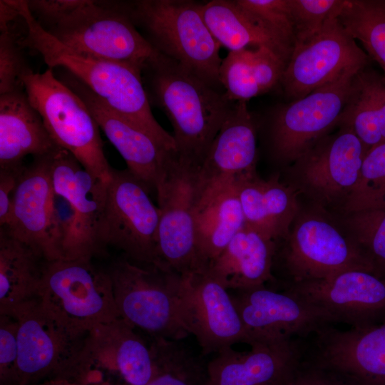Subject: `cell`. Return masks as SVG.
Listing matches in <instances>:
<instances>
[{
	"instance_id": "obj_31",
	"label": "cell",
	"mask_w": 385,
	"mask_h": 385,
	"mask_svg": "<svg viewBox=\"0 0 385 385\" xmlns=\"http://www.w3.org/2000/svg\"><path fill=\"white\" fill-rule=\"evenodd\" d=\"M202 13L211 34L230 51L266 47L285 63L291 52L235 0H212L202 3Z\"/></svg>"
},
{
	"instance_id": "obj_27",
	"label": "cell",
	"mask_w": 385,
	"mask_h": 385,
	"mask_svg": "<svg viewBox=\"0 0 385 385\" xmlns=\"http://www.w3.org/2000/svg\"><path fill=\"white\" fill-rule=\"evenodd\" d=\"M277 242L245 225L203 270L228 290L274 283Z\"/></svg>"
},
{
	"instance_id": "obj_18",
	"label": "cell",
	"mask_w": 385,
	"mask_h": 385,
	"mask_svg": "<svg viewBox=\"0 0 385 385\" xmlns=\"http://www.w3.org/2000/svg\"><path fill=\"white\" fill-rule=\"evenodd\" d=\"M338 126L299 156L292 170L316 200L342 206L356 184L367 151L350 127Z\"/></svg>"
},
{
	"instance_id": "obj_21",
	"label": "cell",
	"mask_w": 385,
	"mask_h": 385,
	"mask_svg": "<svg viewBox=\"0 0 385 385\" xmlns=\"http://www.w3.org/2000/svg\"><path fill=\"white\" fill-rule=\"evenodd\" d=\"M51 155L34 158L26 166L13 195L9 223L3 227L45 261L63 259L53 216Z\"/></svg>"
},
{
	"instance_id": "obj_32",
	"label": "cell",
	"mask_w": 385,
	"mask_h": 385,
	"mask_svg": "<svg viewBox=\"0 0 385 385\" xmlns=\"http://www.w3.org/2000/svg\"><path fill=\"white\" fill-rule=\"evenodd\" d=\"M350 127L368 152L385 143V76L367 66L355 75L338 125Z\"/></svg>"
},
{
	"instance_id": "obj_44",
	"label": "cell",
	"mask_w": 385,
	"mask_h": 385,
	"mask_svg": "<svg viewBox=\"0 0 385 385\" xmlns=\"http://www.w3.org/2000/svg\"><path fill=\"white\" fill-rule=\"evenodd\" d=\"M40 385H81V384L73 383L66 379L60 378L58 379L48 381Z\"/></svg>"
},
{
	"instance_id": "obj_39",
	"label": "cell",
	"mask_w": 385,
	"mask_h": 385,
	"mask_svg": "<svg viewBox=\"0 0 385 385\" xmlns=\"http://www.w3.org/2000/svg\"><path fill=\"white\" fill-rule=\"evenodd\" d=\"M18 328L16 318L0 314V374L2 382L18 381Z\"/></svg>"
},
{
	"instance_id": "obj_8",
	"label": "cell",
	"mask_w": 385,
	"mask_h": 385,
	"mask_svg": "<svg viewBox=\"0 0 385 385\" xmlns=\"http://www.w3.org/2000/svg\"><path fill=\"white\" fill-rule=\"evenodd\" d=\"M284 241L280 249L276 247L273 262H280L288 277L283 285L324 279L350 270L379 274L353 237L322 215L301 217Z\"/></svg>"
},
{
	"instance_id": "obj_30",
	"label": "cell",
	"mask_w": 385,
	"mask_h": 385,
	"mask_svg": "<svg viewBox=\"0 0 385 385\" xmlns=\"http://www.w3.org/2000/svg\"><path fill=\"white\" fill-rule=\"evenodd\" d=\"M45 260L0 227V314L38 298Z\"/></svg>"
},
{
	"instance_id": "obj_16",
	"label": "cell",
	"mask_w": 385,
	"mask_h": 385,
	"mask_svg": "<svg viewBox=\"0 0 385 385\" xmlns=\"http://www.w3.org/2000/svg\"><path fill=\"white\" fill-rule=\"evenodd\" d=\"M331 322L359 328L385 319V279L381 274L350 270L315 281L283 285Z\"/></svg>"
},
{
	"instance_id": "obj_22",
	"label": "cell",
	"mask_w": 385,
	"mask_h": 385,
	"mask_svg": "<svg viewBox=\"0 0 385 385\" xmlns=\"http://www.w3.org/2000/svg\"><path fill=\"white\" fill-rule=\"evenodd\" d=\"M248 351L232 347L207 364L209 385H281L302 361L304 346L297 339L250 346Z\"/></svg>"
},
{
	"instance_id": "obj_20",
	"label": "cell",
	"mask_w": 385,
	"mask_h": 385,
	"mask_svg": "<svg viewBox=\"0 0 385 385\" xmlns=\"http://www.w3.org/2000/svg\"><path fill=\"white\" fill-rule=\"evenodd\" d=\"M86 103L109 141L125 160L128 168L155 194L163 184L176 152L120 116L83 83L66 71L62 81Z\"/></svg>"
},
{
	"instance_id": "obj_15",
	"label": "cell",
	"mask_w": 385,
	"mask_h": 385,
	"mask_svg": "<svg viewBox=\"0 0 385 385\" xmlns=\"http://www.w3.org/2000/svg\"><path fill=\"white\" fill-rule=\"evenodd\" d=\"M233 291L230 294L250 346L305 337L332 325L322 313L287 291L266 284Z\"/></svg>"
},
{
	"instance_id": "obj_29",
	"label": "cell",
	"mask_w": 385,
	"mask_h": 385,
	"mask_svg": "<svg viewBox=\"0 0 385 385\" xmlns=\"http://www.w3.org/2000/svg\"><path fill=\"white\" fill-rule=\"evenodd\" d=\"M286 63L266 47L230 51L222 61L219 79L232 102L247 101L280 83Z\"/></svg>"
},
{
	"instance_id": "obj_28",
	"label": "cell",
	"mask_w": 385,
	"mask_h": 385,
	"mask_svg": "<svg viewBox=\"0 0 385 385\" xmlns=\"http://www.w3.org/2000/svg\"><path fill=\"white\" fill-rule=\"evenodd\" d=\"M245 225L277 243L286 239L299 211L296 193L274 175L260 178L257 172L235 181Z\"/></svg>"
},
{
	"instance_id": "obj_5",
	"label": "cell",
	"mask_w": 385,
	"mask_h": 385,
	"mask_svg": "<svg viewBox=\"0 0 385 385\" xmlns=\"http://www.w3.org/2000/svg\"><path fill=\"white\" fill-rule=\"evenodd\" d=\"M25 92L55 143L93 177L107 183L112 168L104 154L99 126L83 101L48 68L22 77Z\"/></svg>"
},
{
	"instance_id": "obj_43",
	"label": "cell",
	"mask_w": 385,
	"mask_h": 385,
	"mask_svg": "<svg viewBox=\"0 0 385 385\" xmlns=\"http://www.w3.org/2000/svg\"><path fill=\"white\" fill-rule=\"evenodd\" d=\"M25 168L22 170L0 169V226L1 227H6L9 223L13 195Z\"/></svg>"
},
{
	"instance_id": "obj_24",
	"label": "cell",
	"mask_w": 385,
	"mask_h": 385,
	"mask_svg": "<svg viewBox=\"0 0 385 385\" xmlns=\"http://www.w3.org/2000/svg\"><path fill=\"white\" fill-rule=\"evenodd\" d=\"M245 225L235 182L202 181L194 213L196 271H203Z\"/></svg>"
},
{
	"instance_id": "obj_42",
	"label": "cell",
	"mask_w": 385,
	"mask_h": 385,
	"mask_svg": "<svg viewBox=\"0 0 385 385\" xmlns=\"http://www.w3.org/2000/svg\"><path fill=\"white\" fill-rule=\"evenodd\" d=\"M284 385H349L333 373L303 358Z\"/></svg>"
},
{
	"instance_id": "obj_34",
	"label": "cell",
	"mask_w": 385,
	"mask_h": 385,
	"mask_svg": "<svg viewBox=\"0 0 385 385\" xmlns=\"http://www.w3.org/2000/svg\"><path fill=\"white\" fill-rule=\"evenodd\" d=\"M374 208H385V143L366 153L356 184L342 205L346 213Z\"/></svg>"
},
{
	"instance_id": "obj_4",
	"label": "cell",
	"mask_w": 385,
	"mask_h": 385,
	"mask_svg": "<svg viewBox=\"0 0 385 385\" xmlns=\"http://www.w3.org/2000/svg\"><path fill=\"white\" fill-rule=\"evenodd\" d=\"M120 317L152 337H188L180 317L183 275L169 268L120 257L108 269Z\"/></svg>"
},
{
	"instance_id": "obj_11",
	"label": "cell",
	"mask_w": 385,
	"mask_h": 385,
	"mask_svg": "<svg viewBox=\"0 0 385 385\" xmlns=\"http://www.w3.org/2000/svg\"><path fill=\"white\" fill-rule=\"evenodd\" d=\"M18 321L19 384L51 372L72 371L89 332L76 329L46 309L38 298L11 314Z\"/></svg>"
},
{
	"instance_id": "obj_26",
	"label": "cell",
	"mask_w": 385,
	"mask_h": 385,
	"mask_svg": "<svg viewBox=\"0 0 385 385\" xmlns=\"http://www.w3.org/2000/svg\"><path fill=\"white\" fill-rule=\"evenodd\" d=\"M59 148L25 91L0 95V169L22 170L26 156H46Z\"/></svg>"
},
{
	"instance_id": "obj_37",
	"label": "cell",
	"mask_w": 385,
	"mask_h": 385,
	"mask_svg": "<svg viewBox=\"0 0 385 385\" xmlns=\"http://www.w3.org/2000/svg\"><path fill=\"white\" fill-rule=\"evenodd\" d=\"M288 1L294 26V48L317 34L329 19L339 15L344 3V0Z\"/></svg>"
},
{
	"instance_id": "obj_14",
	"label": "cell",
	"mask_w": 385,
	"mask_h": 385,
	"mask_svg": "<svg viewBox=\"0 0 385 385\" xmlns=\"http://www.w3.org/2000/svg\"><path fill=\"white\" fill-rule=\"evenodd\" d=\"M314 336L306 360L349 385H385V319L348 330L328 325Z\"/></svg>"
},
{
	"instance_id": "obj_40",
	"label": "cell",
	"mask_w": 385,
	"mask_h": 385,
	"mask_svg": "<svg viewBox=\"0 0 385 385\" xmlns=\"http://www.w3.org/2000/svg\"><path fill=\"white\" fill-rule=\"evenodd\" d=\"M147 385H209L205 369L181 364L158 369Z\"/></svg>"
},
{
	"instance_id": "obj_25",
	"label": "cell",
	"mask_w": 385,
	"mask_h": 385,
	"mask_svg": "<svg viewBox=\"0 0 385 385\" xmlns=\"http://www.w3.org/2000/svg\"><path fill=\"white\" fill-rule=\"evenodd\" d=\"M257 125L246 101L235 102L200 168L205 183L236 181L256 172Z\"/></svg>"
},
{
	"instance_id": "obj_41",
	"label": "cell",
	"mask_w": 385,
	"mask_h": 385,
	"mask_svg": "<svg viewBox=\"0 0 385 385\" xmlns=\"http://www.w3.org/2000/svg\"><path fill=\"white\" fill-rule=\"evenodd\" d=\"M82 0H29V10L43 29L76 9Z\"/></svg>"
},
{
	"instance_id": "obj_36",
	"label": "cell",
	"mask_w": 385,
	"mask_h": 385,
	"mask_svg": "<svg viewBox=\"0 0 385 385\" xmlns=\"http://www.w3.org/2000/svg\"><path fill=\"white\" fill-rule=\"evenodd\" d=\"M235 1L278 39L292 54L295 35L288 0H235Z\"/></svg>"
},
{
	"instance_id": "obj_19",
	"label": "cell",
	"mask_w": 385,
	"mask_h": 385,
	"mask_svg": "<svg viewBox=\"0 0 385 385\" xmlns=\"http://www.w3.org/2000/svg\"><path fill=\"white\" fill-rule=\"evenodd\" d=\"M51 177L54 192L70 203L75 215L63 258L93 260L103 250L98 239V228L106 183L91 175L61 148L51 156Z\"/></svg>"
},
{
	"instance_id": "obj_12",
	"label": "cell",
	"mask_w": 385,
	"mask_h": 385,
	"mask_svg": "<svg viewBox=\"0 0 385 385\" xmlns=\"http://www.w3.org/2000/svg\"><path fill=\"white\" fill-rule=\"evenodd\" d=\"M199 166L177 155L156 192L160 220L158 248L163 266L180 274L196 271L195 208L201 188Z\"/></svg>"
},
{
	"instance_id": "obj_13",
	"label": "cell",
	"mask_w": 385,
	"mask_h": 385,
	"mask_svg": "<svg viewBox=\"0 0 385 385\" xmlns=\"http://www.w3.org/2000/svg\"><path fill=\"white\" fill-rule=\"evenodd\" d=\"M338 16L329 19L317 34L293 48L280 81L288 98L299 99L347 69L368 66L369 56L344 29Z\"/></svg>"
},
{
	"instance_id": "obj_3",
	"label": "cell",
	"mask_w": 385,
	"mask_h": 385,
	"mask_svg": "<svg viewBox=\"0 0 385 385\" xmlns=\"http://www.w3.org/2000/svg\"><path fill=\"white\" fill-rule=\"evenodd\" d=\"M133 24L160 54L178 62L210 86L219 79L220 45L209 30L202 3L192 0L118 1Z\"/></svg>"
},
{
	"instance_id": "obj_10",
	"label": "cell",
	"mask_w": 385,
	"mask_h": 385,
	"mask_svg": "<svg viewBox=\"0 0 385 385\" xmlns=\"http://www.w3.org/2000/svg\"><path fill=\"white\" fill-rule=\"evenodd\" d=\"M363 68L347 69L330 83L272 113L267 135L273 160L279 164L294 162L338 125L354 76Z\"/></svg>"
},
{
	"instance_id": "obj_23",
	"label": "cell",
	"mask_w": 385,
	"mask_h": 385,
	"mask_svg": "<svg viewBox=\"0 0 385 385\" xmlns=\"http://www.w3.org/2000/svg\"><path fill=\"white\" fill-rule=\"evenodd\" d=\"M134 329L120 317L91 330L73 371L101 367L128 385H147L155 371L153 354Z\"/></svg>"
},
{
	"instance_id": "obj_33",
	"label": "cell",
	"mask_w": 385,
	"mask_h": 385,
	"mask_svg": "<svg viewBox=\"0 0 385 385\" xmlns=\"http://www.w3.org/2000/svg\"><path fill=\"white\" fill-rule=\"evenodd\" d=\"M338 19L362 43L385 76V0H344Z\"/></svg>"
},
{
	"instance_id": "obj_7",
	"label": "cell",
	"mask_w": 385,
	"mask_h": 385,
	"mask_svg": "<svg viewBox=\"0 0 385 385\" xmlns=\"http://www.w3.org/2000/svg\"><path fill=\"white\" fill-rule=\"evenodd\" d=\"M38 299L60 320L83 332L121 317L108 270L91 259L45 261Z\"/></svg>"
},
{
	"instance_id": "obj_17",
	"label": "cell",
	"mask_w": 385,
	"mask_h": 385,
	"mask_svg": "<svg viewBox=\"0 0 385 385\" xmlns=\"http://www.w3.org/2000/svg\"><path fill=\"white\" fill-rule=\"evenodd\" d=\"M180 317L202 355L247 343L245 328L229 290L203 271L182 274Z\"/></svg>"
},
{
	"instance_id": "obj_35",
	"label": "cell",
	"mask_w": 385,
	"mask_h": 385,
	"mask_svg": "<svg viewBox=\"0 0 385 385\" xmlns=\"http://www.w3.org/2000/svg\"><path fill=\"white\" fill-rule=\"evenodd\" d=\"M352 237L379 267L385 268V208L346 213Z\"/></svg>"
},
{
	"instance_id": "obj_2",
	"label": "cell",
	"mask_w": 385,
	"mask_h": 385,
	"mask_svg": "<svg viewBox=\"0 0 385 385\" xmlns=\"http://www.w3.org/2000/svg\"><path fill=\"white\" fill-rule=\"evenodd\" d=\"M142 77L150 106L160 108L173 128L178 158L200 167L235 102L162 54Z\"/></svg>"
},
{
	"instance_id": "obj_1",
	"label": "cell",
	"mask_w": 385,
	"mask_h": 385,
	"mask_svg": "<svg viewBox=\"0 0 385 385\" xmlns=\"http://www.w3.org/2000/svg\"><path fill=\"white\" fill-rule=\"evenodd\" d=\"M14 1L26 28L24 35L20 36L24 48L39 54L48 68L65 69L115 113L168 150L176 151L173 135L158 123L152 113L139 68L73 50L41 26L29 10L26 1Z\"/></svg>"
},
{
	"instance_id": "obj_6",
	"label": "cell",
	"mask_w": 385,
	"mask_h": 385,
	"mask_svg": "<svg viewBox=\"0 0 385 385\" xmlns=\"http://www.w3.org/2000/svg\"><path fill=\"white\" fill-rule=\"evenodd\" d=\"M73 50L143 70L160 53L138 30L118 1L82 0L46 29Z\"/></svg>"
},
{
	"instance_id": "obj_45",
	"label": "cell",
	"mask_w": 385,
	"mask_h": 385,
	"mask_svg": "<svg viewBox=\"0 0 385 385\" xmlns=\"http://www.w3.org/2000/svg\"><path fill=\"white\" fill-rule=\"evenodd\" d=\"M281 385H284V384H281Z\"/></svg>"
},
{
	"instance_id": "obj_9",
	"label": "cell",
	"mask_w": 385,
	"mask_h": 385,
	"mask_svg": "<svg viewBox=\"0 0 385 385\" xmlns=\"http://www.w3.org/2000/svg\"><path fill=\"white\" fill-rule=\"evenodd\" d=\"M150 192L128 169L112 168L98 239L103 249L112 246L132 261L164 267L158 248L160 210Z\"/></svg>"
},
{
	"instance_id": "obj_38",
	"label": "cell",
	"mask_w": 385,
	"mask_h": 385,
	"mask_svg": "<svg viewBox=\"0 0 385 385\" xmlns=\"http://www.w3.org/2000/svg\"><path fill=\"white\" fill-rule=\"evenodd\" d=\"M12 22L0 24V95L24 91L23 76L31 68L26 63L20 36Z\"/></svg>"
}]
</instances>
